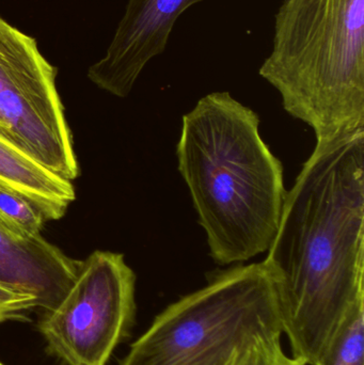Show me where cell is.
I'll return each instance as SVG.
<instances>
[{"mask_svg": "<svg viewBox=\"0 0 364 365\" xmlns=\"http://www.w3.org/2000/svg\"><path fill=\"white\" fill-rule=\"evenodd\" d=\"M263 262L291 353L316 365L364 299V130L316 143L286 201Z\"/></svg>", "mask_w": 364, "mask_h": 365, "instance_id": "obj_1", "label": "cell"}, {"mask_svg": "<svg viewBox=\"0 0 364 365\" xmlns=\"http://www.w3.org/2000/svg\"><path fill=\"white\" fill-rule=\"evenodd\" d=\"M259 124L258 115L229 92L207 94L183 117L179 170L219 265L269 250L279 227L288 193L284 167Z\"/></svg>", "mask_w": 364, "mask_h": 365, "instance_id": "obj_2", "label": "cell"}, {"mask_svg": "<svg viewBox=\"0 0 364 365\" xmlns=\"http://www.w3.org/2000/svg\"><path fill=\"white\" fill-rule=\"evenodd\" d=\"M261 76L316 143L364 130V0H284Z\"/></svg>", "mask_w": 364, "mask_h": 365, "instance_id": "obj_3", "label": "cell"}, {"mask_svg": "<svg viewBox=\"0 0 364 365\" xmlns=\"http://www.w3.org/2000/svg\"><path fill=\"white\" fill-rule=\"evenodd\" d=\"M282 336L264 264L239 265L167 307L130 345L121 365H228L235 354Z\"/></svg>", "mask_w": 364, "mask_h": 365, "instance_id": "obj_4", "label": "cell"}, {"mask_svg": "<svg viewBox=\"0 0 364 365\" xmlns=\"http://www.w3.org/2000/svg\"><path fill=\"white\" fill-rule=\"evenodd\" d=\"M56 77L36 38L0 16V137L72 182L78 160Z\"/></svg>", "mask_w": 364, "mask_h": 365, "instance_id": "obj_5", "label": "cell"}, {"mask_svg": "<svg viewBox=\"0 0 364 365\" xmlns=\"http://www.w3.org/2000/svg\"><path fill=\"white\" fill-rule=\"evenodd\" d=\"M135 289L123 255L92 252L63 299L40 322L48 351L68 365H107L134 324Z\"/></svg>", "mask_w": 364, "mask_h": 365, "instance_id": "obj_6", "label": "cell"}, {"mask_svg": "<svg viewBox=\"0 0 364 365\" xmlns=\"http://www.w3.org/2000/svg\"><path fill=\"white\" fill-rule=\"evenodd\" d=\"M203 0H128L106 55L88 78L100 89L126 98L147 63L162 55L179 17Z\"/></svg>", "mask_w": 364, "mask_h": 365, "instance_id": "obj_7", "label": "cell"}, {"mask_svg": "<svg viewBox=\"0 0 364 365\" xmlns=\"http://www.w3.org/2000/svg\"><path fill=\"white\" fill-rule=\"evenodd\" d=\"M81 262L66 255L42 235L24 238L0 225V283L53 310L74 283Z\"/></svg>", "mask_w": 364, "mask_h": 365, "instance_id": "obj_8", "label": "cell"}, {"mask_svg": "<svg viewBox=\"0 0 364 365\" xmlns=\"http://www.w3.org/2000/svg\"><path fill=\"white\" fill-rule=\"evenodd\" d=\"M0 188L29 202L46 221L61 219L76 199L72 182L58 177L2 137Z\"/></svg>", "mask_w": 364, "mask_h": 365, "instance_id": "obj_9", "label": "cell"}, {"mask_svg": "<svg viewBox=\"0 0 364 365\" xmlns=\"http://www.w3.org/2000/svg\"><path fill=\"white\" fill-rule=\"evenodd\" d=\"M316 365H364V299L340 322Z\"/></svg>", "mask_w": 364, "mask_h": 365, "instance_id": "obj_10", "label": "cell"}, {"mask_svg": "<svg viewBox=\"0 0 364 365\" xmlns=\"http://www.w3.org/2000/svg\"><path fill=\"white\" fill-rule=\"evenodd\" d=\"M46 222L29 202L0 188V225L24 238L38 237Z\"/></svg>", "mask_w": 364, "mask_h": 365, "instance_id": "obj_11", "label": "cell"}, {"mask_svg": "<svg viewBox=\"0 0 364 365\" xmlns=\"http://www.w3.org/2000/svg\"><path fill=\"white\" fill-rule=\"evenodd\" d=\"M228 365H306L284 351L282 339L263 341L235 354Z\"/></svg>", "mask_w": 364, "mask_h": 365, "instance_id": "obj_12", "label": "cell"}, {"mask_svg": "<svg viewBox=\"0 0 364 365\" xmlns=\"http://www.w3.org/2000/svg\"><path fill=\"white\" fill-rule=\"evenodd\" d=\"M34 308L36 302L31 295L0 283V324L23 319L26 312Z\"/></svg>", "mask_w": 364, "mask_h": 365, "instance_id": "obj_13", "label": "cell"}, {"mask_svg": "<svg viewBox=\"0 0 364 365\" xmlns=\"http://www.w3.org/2000/svg\"><path fill=\"white\" fill-rule=\"evenodd\" d=\"M0 365H4V364H2L1 362H0Z\"/></svg>", "mask_w": 364, "mask_h": 365, "instance_id": "obj_14", "label": "cell"}]
</instances>
